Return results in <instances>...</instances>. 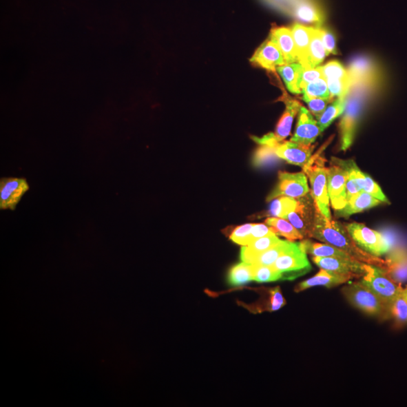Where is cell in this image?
Listing matches in <instances>:
<instances>
[{"label":"cell","mask_w":407,"mask_h":407,"mask_svg":"<svg viewBox=\"0 0 407 407\" xmlns=\"http://www.w3.org/2000/svg\"><path fill=\"white\" fill-rule=\"evenodd\" d=\"M381 82V78H378L359 81L351 86L340 123L342 150L346 151L352 146L359 119L367 102L379 90Z\"/></svg>","instance_id":"1"},{"label":"cell","mask_w":407,"mask_h":407,"mask_svg":"<svg viewBox=\"0 0 407 407\" xmlns=\"http://www.w3.org/2000/svg\"><path fill=\"white\" fill-rule=\"evenodd\" d=\"M312 238L337 247L366 264L386 267V261L365 252L359 247L340 222L326 219L317 209Z\"/></svg>","instance_id":"2"},{"label":"cell","mask_w":407,"mask_h":407,"mask_svg":"<svg viewBox=\"0 0 407 407\" xmlns=\"http://www.w3.org/2000/svg\"><path fill=\"white\" fill-rule=\"evenodd\" d=\"M327 169L325 160L318 154L313 156L309 163L303 169L312 186V195L319 211L324 218L332 220L330 211V197L327 190Z\"/></svg>","instance_id":"3"},{"label":"cell","mask_w":407,"mask_h":407,"mask_svg":"<svg viewBox=\"0 0 407 407\" xmlns=\"http://www.w3.org/2000/svg\"><path fill=\"white\" fill-rule=\"evenodd\" d=\"M342 293L351 304L364 314L380 318H388V305L361 282L345 286L343 287Z\"/></svg>","instance_id":"4"},{"label":"cell","mask_w":407,"mask_h":407,"mask_svg":"<svg viewBox=\"0 0 407 407\" xmlns=\"http://www.w3.org/2000/svg\"><path fill=\"white\" fill-rule=\"evenodd\" d=\"M366 270L361 282L387 305L403 293L401 284L394 281L384 267L366 264Z\"/></svg>","instance_id":"5"},{"label":"cell","mask_w":407,"mask_h":407,"mask_svg":"<svg viewBox=\"0 0 407 407\" xmlns=\"http://www.w3.org/2000/svg\"><path fill=\"white\" fill-rule=\"evenodd\" d=\"M271 267L282 274V280H293L306 275L312 269L306 252L302 249L301 244L292 242H290L284 252Z\"/></svg>","instance_id":"6"},{"label":"cell","mask_w":407,"mask_h":407,"mask_svg":"<svg viewBox=\"0 0 407 407\" xmlns=\"http://www.w3.org/2000/svg\"><path fill=\"white\" fill-rule=\"evenodd\" d=\"M270 6L297 19L320 25L324 11L319 0H265Z\"/></svg>","instance_id":"7"},{"label":"cell","mask_w":407,"mask_h":407,"mask_svg":"<svg viewBox=\"0 0 407 407\" xmlns=\"http://www.w3.org/2000/svg\"><path fill=\"white\" fill-rule=\"evenodd\" d=\"M345 227L357 245L373 256L379 258L390 251L389 241L379 231L357 222L348 223Z\"/></svg>","instance_id":"8"},{"label":"cell","mask_w":407,"mask_h":407,"mask_svg":"<svg viewBox=\"0 0 407 407\" xmlns=\"http://www.w3.org/2000/svg\"><path fill=\"white\" fill-rule=\"evenodd\" d=\"M297 209L291 212L284 220H289L304 238H312L317 207L313 195L309 193L298 198Z\"/></svg>","instance_id":"9"},{"label":"cell","mask_w":407,"mask_h":407,"mask_svg":"<svg viewBox=\"0 0 407 407\" xmlns=\"http://www.w3.org/2000/svg\"><path fill=\"white\" fill-rule=\"evenodd\" d=\"M309 193V188L304 172H279L278 185L268 196L267 202L282 196L300 198Z\"/></svg>","instance_id":"10"},{"label":"cell","mask_w":407,"mask_h":407,"mask_svg":"<svg viewBox=\"0 0 407 407\" xmlns=\"http://www.w3.org/2000/svg\"><path fill=\"white\" fill-rule=\"evenodd\" d=\"M326 177L331 205L335 211H340L347 203V173L340 165L332 162L330 169H327Z\"/></svg>","instance_id":"11"},{"label":"cell","mask_w":407,"mask_h":407,"mask_svg":"<svg viewBox=\"0 0 407 407\" xmlns=\"http://www.w3.org/2000/svg\"><path fill=\"white\" fill-rule=\"evenodd\" d=\"M30 189L25 178H4L0 180V210L14 211Z\"/></svg>","instance_id":"12"},{"label":"cell","mask_w":407,"mask_h":407,"mask_svg":"<svg viewBox=\"0 0 407 407\" xmlns=\"http://www.w3.org/2000/svg\"><path fill=\"white\" fill-rule=\"evenodd\" d=\"M313 260L319 268L355 278L364 277L367 271L366 263L357 260L313 257Z\"/></svg>","instance_id":"13"},{"label":"cell","mask_w":407,"mask_h":407,"mask_svg":"<svg viewBox=\"0 0 407 407\" xmlns=\"http://www.w3.org/2000/svg\"><path fill=\"white\" fill-rule=\"evenodd\" d=\"M275 149L279 158L290 164L300 166L303 169L313 158L314 147L290 140L278 143Z\"/></svg>","instance_id":"14"},{"label":"cell","mask_w":407,"mask_h":407,"mask_svg":"<svg viewBox=\"0 0 407 407\" xmlns=\"http://www.w3.org/2000/svg\"><path fill=\"white\" fill-rule=\"evenodd\" d=\"M251 62L253 65L273 72L286 63L282 52L269 38L255 52Z\"/></svg>","instance_id":"15"},{"label":"cell","mask_w":407,"mask_h":407,"mask_svg":"<svg viewBox=\"0 0 407 407\" xmlns=\"http://www.w3.org/2000/svg\"><path fill=\"white\" fill-rule=\"evenodd\" d=\"M321 132L320 127L310 112L302 107L300 110L296 132L291 141L304 145H312Z\"/></svg>","instance_id":"16"},{"label":"cell","mask_w":407,"mask_h":407,"mask_svg":"<svg viewBox=\"0 0 407 407\" xmlns=\"http://www.w3.org/2000/svg\"><path fill=\"white\" fill-rule=\"evenodd\" d=\"M355 278L351 275L340 274L322 269L315 276L299 284L295 287L294 291L298 293L316 286H324L331 289V287L345 284Z\"/></svg>","instance_id":"17"},{"label":"cell","mask_w":407,"mask_h":407,"mask_svg":"<svg viewBox=\"0 0 407 407\" xmlns=\"http://www.w3.org/2000/svg\"><path fill=\"white\" fill-rule=\"evenodd\" d=\"M269 39L281 50L286 63L298 62L296 45H295L291 28H274L271 30Z\"/></svg>","instance_id":"18"},{"label":"cell","mask_w":407,"mask_h":407,"mask_svg":"<svg viewBox=\"0 0 407 407\" xmlns=\"http://www.w3.org/2000/svg\"><path fill=\"white\" fill-rule=\"evenodd\" d=\"M284 96L285 97L282 100L285 103L286 109L280 121L278 123L275 132L271 133V137L276 143H281L289 137L291 131L293 118L299 113L302 107L300 102L291 99L286 94Z\"/></svg>","instance_id":"19"},{"label":"cell","mask_w":407,"mask_h":407,"mask_svg":"<svg viewBox=\"0 0 407 407\" xmlns=\"http://www.w3.org/2000/svg\"><path fill=\"white\" fill-rule=\"evenodd\" d=\"M348 73L352 83L381 78L379 69L369 58L359 57L350 63Z\"/></svg>","instance_id":"20"},{"label":"cell","mask_w":407,"mask_h":407,"mask_svg":"<svg viewBox=\"0 0 407 407\" xmlns=\"http://www.w3.org/2000/svg\"><path fill=\"white\" fill-rule=\"evenodd\" d=\"M385 261L387 273L394 281L400 284L407 282V251L395 249Z\"/></svg>","instance_id":"21"},{"label":"cell","mask_w":407,"mask_h":407,"mask_svg":"<svg viewBox=\"0 0 407 407\" xmlns=\"http://www.w3.org/2000/svg\"><path fill=\"white\" fill-rule=\"evenodd\" d=\"M313 28H308L300 23H294L291 28L298 54V62L302 67L306 65Z\"/></svg>","instance_id":"22"},{"label":"cell","mask_w":407,"mask_h":407,"mask_svg":"<svg viewBox=\"0 0 407 407\" xmlns=\"http://www.w3.org/2000/svg\"><path fill=\"white\" fill-rule=\"evenodd\" d=\"M279 242H280V239L275 234L258 238L249 244L242 246L241 260L242 262L252 264L260 254L264 253Z\"/></svg>","instance_id":"23"},{"label":"cell","mask_w":407,"mask_h":407,"mask_svg":"<svg viewBox=\"0 0 407 407\" xmlns=\"http://www.w3.org/2000/svg\"><path fill=\"white\" fill-rule=\"evenodd\" d=\"M381 201L366 191H362L350 201L342 209L337 211L338 217L347 218L351 215L371 209L381 204Z\"/></svg>","instance_id":"24"},{"label":"cell","mask_w":407,"mask_h":407,"mask_svg":"<svg viewBox=\"0 0 407 407\" xmlns=\"http://www.w3.org/2000/svg\"><path fill=\"white\" fill-rule=\"evenodd\" d=\"M327 54L322 41L320 28H313L309 46V52L304 69L315 68L324 61Z\"/></svg>","instance_id":"25"},{"label":"cell","mask_w":407,"mask_h":407,"mask_svg":"<svg viewBox=\"0 0 407 407\" xmlns=\"http://www.w3.org/2000/svg\"><path fill=\"white\" fill-rule=\"evenodd\" d=\"M278 74L282 77L287 90L293 94H300L301 76L303 67L299 62L285 63L277 67Z\"/></svg>","instance_id":"26"},{"label":"cell","mask_w":407,"mask_h":407,"mask_svg":"<svg viewBox=\"0 0 407 407\" xmlns=\"http://www.w3.org/2000/svg\"><path fill=\"white\" fill-rule=\"evenodd\" d=\"M266 225L273 230L276 235L282 236L290 242L302 240L304 238L300 231L290 222L282 218H269L265 221Z\"/></svg>","instance_id":"27"},{"label":"cell","mask_w":407,"mask_h":407,"mask_svg":"<svg viewBox=\"0 0 407 407\" xmlns=\"http://www.w3.org/2000/svg\"><path fill=\"white\" fill-rule=\"evenodd\" d=\"M227 281L231 286H242L253 281L252 265L243 262L231 267L229 271Z\"/></svg>","instance_id":"28"},{"label":"cell","mask_w":407,"mask_h":407,"mask_svg":"<svg viewBox=\"0 0 407 407\" xmlns=\"http://www.w3.org/2000/svg\"><path fill=\"white\" fill-rule=\"evenodd\" d=\"M347 97V96H346ZM346 97L338 98L326 109L322 116L317 119L321 132H324L337 117L343 114L346 105Z\"/></svg>","instance_id":"29"},{"label":"cell","mask_w":407,"mask_h":407,"mask_svg":"<svg viewBox=\"0 0 407 407\" xmlns=\"http://www.w3.org/2000/svg\"><path fill=\"white\" fill-rule=\"evenodd\" d=\"M298 205V201L296 198L282 196L271 204L269 215L285 219L287 215L297 209Z\"/></svg>","instance_id":"30"},{"label":"cell","mask_w":407,"mask_h":407,"mask_svg":"<svg viewBox=\"0 0 407 407\" xmlns=\"http://www.w3.org/2000/svg\"><path fill=\"white\" fill-rule=\"evenodd\" d=\"M289 244L290 241L280 240V242L271 247V249L260 254L252 264L262 267L273 266L278 258L284 252Z\"/></svg>","instance_id":"31"},{"label":"cell","mask_w":407,"mask_h":407,"mask_svg":"<svg viewBox=\"0 0 407 407\" xmlns=\"http://www.w3.org/2000/svg\"><path fill=\"white\" fill-rule=\"evenodd\" d=\"M303 100L305 101L313 98L331 99V93L325 78L317 79L311 83L302 90Z\"/></svg>","instance_id":"32"},{"label":"cell","mask_w":407,"mask_h":407,"mask_svg":"<svg viewBox=\"0 0 407 407\" xmlns=\"http://www.w3.org/2000/svg\"><path fill=\"white\" fill-rule=\"evenodd\" d=\"M388 318H393L398 325L407 322V300L401 294L388 306Z\"/></svg>","instance_id":"33"},{"label":"cell","mask_w":407,"mask_h":407,"mask_svg":"<svg viewBox=\"0 0 407 407\" xmlns=\"http://www.w3.org/2000/svg\"><path fill=\"white\" fill-rule=\"evenodd\" d=\"M255 153L253 163L255 166L261 167L273 165L278 162L279 158L276 153L275 146L260 145Z\"/></svg>","instance_id":"34"},{"label":"cell","mask_w":407,"mask_h":407,"mask_svg":"<svg viewBox=\"0 0 407 407\" xmlns=\"http://www.w3.org/2000/svg\"><path fill=\"white\" fill-rule=\"evenodd\" d=\"M253 267V281L258 283L273 282L282 280V274L271 267Z\"/></svg>","instance_id":"35"},{"label":"cell","mask_w":407,"mask_h":407,"mask_svg":"<svg viewBox=\"0 0 407 407\" xmlns=\"http://www.w3.org/2000/svg\"><path fill=\"white\" fill-rule=\"evenodd\" d=\"M322 69L325 79H342V81H347V79H350L348 70L337 61L326 63V65L322 67Z\"/></svg>","instance_id":"36"},{"label":"cell","mask_w":407,"mask_h":407,"mask_svg":"<svg viewBox=\"0 0 407 407\" xmlns=\"http://www.w3.org/2000/svg\"><path fill=\"white\" fill-rule=\"evenodd\" d=\"M254 223L242 225L236 228L229 238L233 242L245 246L251 243V230Z\"/></svg>","instance_id":"37"},{"label":"cell","mask_w":407,"mask_h":407,"mask_svg":"<svg viewBox=\"0 0 407 407\" xmlns=\"http://www.w3.org/2000/svg\"><path fill=\"white\" fill-rule=\"evenodd\" d=\"M363 191H366V193L369 194L370 195L373 196L375 198L379 199V201L384 203L389 204L390 202L388 200V198L382 193V189L377 185L376 182H375L368 174H365V179L363 186Z\"/></svg>","instance_id":"38"},{"label":"cell","mask_w":407,"mask_h":407,"mask_svg":"<svg viewBox=\"0 0 407 407\" xmlns=\"http://www.w3.org/2000/svg\"><path fill=\"white\" fill-rule=\"evenodd\" d=\"M321 78H324L322 67L309 69L303 68L300 82V89L302 92L306 85Z\"/></svg>","instance_id":"39"},{"label":"cell","mask_w":407,"mask_h":407,"mask_svg":"<svg viewBox=\"0 0 407 407\" xmlns=\"http://www.w3.org/2000/svg\"><path fill=\"white\" fill-rule=\"evenodd\" d=\"M270 305L269 312H275L286 305V300L283 297L281 289L279 286L270 289L269 291Z\"/></svg>","instance_id":"40"},{"label":"cell","mask_w":407,"mask_h":407,"mask_svg":"<svg viewBox=\"0 0 407 407\" xmlns=\"http://www.w3.org/2000/svg\"><path fill=\"white\" fill-rule=\"evenodd\" d=\"M331 99L313 98L306 101L312 114L318 119L324 113Z\"/></svg>","instance_id":"41"},{"label":"cell","mask_w":407,"mask_h":407,"mask_svg":"<svg viewBox=\"0 0 407 407\" xmlns=\"http://www.w3.org/2000/svg\"><path fill=\"white\" fill-rule=\"evenodd\" d=\"M321 30L322 41L327 54H337L336 39L332 32L324 28L319 27Z\"/></svg>","instance_id":"42"},{"label":"cell","mask_w":407,"mask_h":407,"mask_svg":"<svg viewBox=\"0 0 407 407\" xmlns=\"http://www.w3.org/2000/svg\"><path fill=\"white\" fill-rule=\"evenodd\" d=\"M274 234L275 233L270 227L265 225H255L254 223L251 230V242L258 238Z\"/></svg>","instance_id":"43"},{"label":"cell","mask_w":407,"mask_h":407,"mask_svg":"<svg viewBox=\"0 0 407 407\" xmlns=\"http://www.w3.org/2000/svg\"><path fill=\"white\" fill-rule=\"evenodd\" d=\"M404 296L406 298L407 300V286L406 287L405 289H404V292H403Z\"/></svg>","instance_id":"44"}]
</instances>
